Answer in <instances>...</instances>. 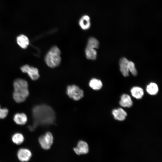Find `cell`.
<instances>
[{
	"label": "cell",
	"instance_id": "cell-18",
	"mask_svg": "<svg viewBox=\"0 0 162 162\" xmlns=\"http://www.w3.org/2000/svg\"><path fill=\"white\" fill-rule=\"evenodd\" d=\"M146 90L147 93L151 95L157 94L158 91V85L154 82H151L146 86Z\"/></svg>",
	"mask_w": 162,
	"mask_h": 162
},
{
	"label": "cell",
	"instance_id": "cell-3",
	"mask_svg": "<svg viewBox=\"0 0 162 162\" xmlns=\"http://www.w3.org/2000/svg\"><path fill=\"white\" fill-rule=\"evenodd\" d=\"M61 52L56 46L52 47L45 57V61L49 67L54 68L58 66L61 61Z\"/></svg>",
	"mask_w": 162,
	"mask_h": 162
},
{
	"label": "cell",
	"instance_id": "cell-14",
	"mask_svg": "<svg viewBox=\"0 0 162 162\" xmlns=\"http://www.w3.org/2000/svg\"><path fill=\"white\" fill-rule=\"evenodd\" d=\"M18 44L23 49L26 48L29 44V40L26 36L21 34L18 36L16 38Z\"/></svg>",
	"mask_w": 162,
	"mask_h": 162
},
{
	"label": "cell",
	"instance_id": "cell-16",
	"mask_svg": "<svg viewBox=\"0 0 162 162\" xmlns=\"http://www.w3.org/2000/svg\"><path fill=\"white\" fill-rule=\"evenodd\" d=\"M85 53L86 57L88 59L95 60L97 58V53L95 49L86 47Z\"/></svg>",
	"mask_w": 162,
	"mask_h": 162
},
{
	"label": "cell",
	"instance_id": "cell-15",
	"mask_svg": "<svg viewBox=\"0 0 162 162\" xmlns=\"http://www.w3.org/2000/svg\"><path fill=\"white\" fill-rule=\"evenodd\" d=\"M130 92L133 97L138 99L142 98L144 94L143 89L138 86H135L132 88Z\"/></svg>",
	"mask_w": 162,
	"mask_h": 162
},
{
	"label": "cell",
	"instance_id": "cell-13",
	"mask_svg": "<svg viewBox=\"0 0 162 162\" xmlns=\"http://www.w3.org/2000/svg\"><path fill=\"white\" fill-rule=\"evenodd\" d=\"M14 120L16 124L23 125L27 122V117L24 113H17L14 116Z\"/></svg>",
	"mask_w": 162,
	"mask_h": 162
},
{
	"label": "cell",
	"instance_id": "cell-2",
	"mask_svg": "<svg viewBox=\"0 0 162 162\" xmlns=\"http://www.w3.org/2000/svg\"><path fill=\"white\" fill-rule=\"evenodd\" d=\"M13 86V97L15 101L18 103L25 101L29 94L27 81L24 79L18 78L14 81Z\"/></svg>",
	"mask_w": 162,
	"mask_h": 162
},
{
	"label": "cell",
	"instance_id": "cell-11",
	"mask_svg": "<svg viewBox=\"0 0 162 162\" xmlns=\"http://www.w3.org/2000/svg\"><path fill=\"white\" fill-rule=\"evenodd\" d=\"M112 114L114 118L119 121L124 120L127 115V112L121 108L113 109Z\"/></svg>",
	"mask_w": 162,
	"mask_h": 162
},
{
	"label": "cell",
	"instance_id": "cell-19",
	"mask_svg": "<svg viewBox=\"0 0 162 162\" xmlns=\"http://www.w3.org/2000/svg\"><path fill=\"white\" fill-rule=\"evenodd\" d=\"M99 41L95 38L91 37L88 40L86 47L97 49L99 48Z\"/></svg>",
	"mask_w": 162,
	"mask_h": 162
},
{
	"label": "cell",
	"instance_id": "cell-12",
	"mask_svg": "<svg viewBox=\"0 0 162 162\" xmlns=\"http://www.w3.org/2000/svg\"><path fill=\"white\" fill-rule=\"evenodd\" d=\"M119 104L123 107L129 108L132 106L133 102L130 95L124 94L121 96Z\"/></svg>",
	"mask_w": 162,
	"mask_h": 162
},
{
	"label": "cell",
	"instance_id": "cell-8",
	"mask_svg": "<svg viewBox=\"0 0 162 162\" xmlns=\"http://www.w3.org/2000/svg\"><path fill=\"white\" fill-rule=\"evenodd\" d=\"M74 150L77 155L86 154L89 151L88 144L85 142L80 140L78 142L77 147L74 148Z\"/></svg>",
	"mask_w": 162,
	"mask_h": 162
},
{
	"label": "cell",
	"instance_id": "cell-5",
	"mask_svg": "<svg viewBox=\"0 0 162 162\" xmlns=\"http://www.w3.org/2000/svg\"><path fill=\"white\" fill-rule=\"evenodd\" d=\"M53 136L50 132H46L44 135L40 136L39 142L42 148L45 150L49 149L53 142Z\"/></svg>",
	"mask_w": 162,
	"mask_h": 162
},
{
	"label": "cell",
	"instance_id": "cell-10",
	"mask_svg": "<svg viewBox=\"0 0 162 162\" xmlns=\"http://www.w3.org/2000/svg\"><path fill=\"white\" fill-rule=\"evenodd\" d=\"M129 61L126 58L123 57L120 60L119 62L120 70L122 74L125 77L129 75Z\"/></svg>",
	"mask_w": 162,
	"mask_h": 162
},
{
	"label": "cell",
	"instance_id": "cell-22",
	"mask_svg": "<svg viewBox=\"0 0 162 162\" xmlns=\"http://www.w3.org/2000/svg\"><path fill=\"white\" fill-rule=\"evenodd\" d=\"M8 110L6 108H2L0 105V119L5 118L8 114Z\"/></svg>",
	"mask_w": 162,
	"mask_h": 162
},
{
	"label": "cell",
	"instance_id": "cell-7",
	"mask_svg": "<svg viewBox=\"0 0 162 162\" xmlns=\"http://www.w3.org/2000/svg\"><path fill=\"white\" fill-rule=\"evenodd\" d=\"M32 156L31 152L26 148L20 149L17 152V156L19 160L22 162H27L30 159Z\"/></svg>",
	"mask_w": 162,
	"mask_h": 162
},
{
	"label": "cell",
	"instance_id": "cell-4",
	"mask_svg": "<svg viewBox=\"0 0 162 162\" xmlns=\"http://www.w3.org/2000/svg\"><path fill=\"white\" fill-rule=\"evenodd\" d=\"M66 93L70 98L75 100H80L84 96L83 91L74 85L68 86L67 87Z\"/></svg>",
	"mask_w": 162,
	"mask_h": 162
},
{
	"label": "cell",
	"instance_id": "cell-17",
	"mask_svg": "<svg viewBox=\"0 0 162 162\" xmlns=\"http://www.w3.org/2000/svg\"><path fill=\"white\" fill-rule=\"evenodd\" d=\"M89 86L92 89L98 90L100 89L103 86L101 80L96 78H92L89 83Z\"/></svg>",
	"mask_w": 162,
	"mask_h": 162
},
{
	"label": "cell",
	"instance_id": "cell-1",
	"mask_svg": "<svg viewBox=\"0 0 162 162\" xmlns=\"http://www.w3.org/2000/svg\"><path fill=\"white\" fill-rule=\"evenodd\" d=\"M34 122L32 126L35 129L38 125H49L54 123L55 112L52 108L46 105L35 106L32 110Z\"/></svg>",
	"mask_w": 162,
	"mask_h": 162
},
{
	"label": "cell",
	"instance_id": "cell-9",
	"mask_svg": "<svg viewBox=\"0 0 162 162\" xmlns=\"http://www.w3.org/2000/svg\"><path fill=\"white\" fill-rule=\"evenodd\" d=\"M78 24L81 28L83 30L89 29L91 25L89 16L86 14L82 15L79 19Z\"/></svg>",
	"mask_w": 162,
	"mask_h": 162
},
{
	"label": "cell",
	"instance_id": "cell-20",
	"mask_svg": "<svg viewBox=\"0 0 162 162\" xmlns=\"http://www.w3.org/2000/svg\"><path fill=\"white\" fill-rule=\"evenodd\" d=\"M24 140L23 135L20 133H16L14 134L12 137L13 142L17 145L22 144Z\"/></svg>",
	"mask_w": 162,
	"mask_h": 162
},
{
	"label": "cell",
	"instance_id": "cell-6",
	"mask_svg": "<svg viewBox=\"0 0 162 162\" xmlns=\"http://www.w3.org/2000/svg\"><path fill=\"white\" fill-rule=\"evenodd\" d=\"M20 69L23 72L27 73L33 80H37L39 77V71L36 68L26 64L21 67Z\"/></svg>",
	"mask_w": 162,
	"mask_h": 162
},
{
	"label": "cell",
	"instance_id": "cell-21",
	"mask_svg": "<svg viewBox=\"0 0 162 162\" xmlns=\"http://www.w3.org/2000/svg\"><path fill=\"white\" fill-rule=\"evenodd\" d=\"M128 69L129 72H130L134 76H136L137 75V72L136 68L134 63L129 61L128 63Z\"/></svg>",
	"mask_w": 162,
	"mask_h": 162
}]
</instances>
